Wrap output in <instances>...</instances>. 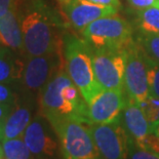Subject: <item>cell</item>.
I'll list each match as a JSON object with an SVG mask.
<instances>
[{
	"label": "cell",
	"instance_id": "5",
	"mask_svg": "<svg viewBox=\"0 0 159 159\" xmlns=\"http://www.w3.org/2000/svg\"><path fill=\"white\" fill-rule=\"evenodd\" d=\"M64 159H99L89 125L74 119L52 123Z\"/></svg>",
	"mask_w": 159,
	"mask_h": 159
},
{
	"label": "cell",
	"instance_id": "20",
	"mask_svg": "<svg viewBox=\"0 0 159 159\" xmlns=\"http://www.w3.org/2000/svg\"><path fill=\"white\" fill-rule=\"evenodd\" d=\"M139 40L145 53L159 64V34H144Z\"/></svg>",
	"mask_w": 159,
	"mask_h": 159
},
{
	"label": "cell",
	"instance_id": "31",
	"mask_svg": "<svg viewBox=\"0 0 159 159\" xmlns=\"http://www.w3.org/2000/svg\"><path fill=\"white\" fill-rule=\"evenodd\" d=\"M0 159H6L5 157H0Z\"/></svg>",
	"mask_w": 159,
	"mask_h": 159
},
{
	"label": "cell",
	"instance_id": "28",
	"mask_svg": "<svg viewBox=\"0 0 159 159\" xmlns=\"http://www.w3.org/2000/svg\"><path fill=\"white\" fill-rule=\"evenodd\" d=\"M152 133H154L156 136L159 137V124H157L156 126H154L153 128H152Z\"/></svg>",
	"mask_w": 159,
	"mask_h": 159
},
{
	"label": "cell",
	"instance_id": "10",
	"mask_svg": "<svg viewBox=\"0 0 159 159\" xmlns=\"http://www.w3.org/2000/svg\"><path fill=\"white\" fill-rule=\"evenodd\" d=\"M62 59L60 52L43 56L28 57L22 66L21 80L29 91H39L61 70Z\"/></svg>",
	"mask_w": 159,
	"mask_h": 159
},
{
	"label": "cell",
	"instance_id": "24",
	"mask_svg": "<svg viewBox=\"0 0 159 159\" xmlns=\"http://www.w3.org/2000/svg\"><path fill=\"white\" fill-rule=\"evenodd\" d=\"M0 103L11 105L16 103L15 93L6 83H0Z\"/></svg>",
	"mask_w": 159,
	"mask_h": 159
},
{
	"label": "cell",
	"instance_id": "17",
	"mask_svg": "<svg viewBox=\"0 0 159 159\" xmlns=\"http://www.w3.org/2000/svg\"><path fill=\"white\" fill-rule=\"evenodd\" d=\"M2 147L6 159H35L22 138L2 141Z\"/></svg>",
	"mask_w": 159,
	"mask_h": 159
},
{
	"label": "cell",
	"instance_id": "14",
	"mask_svg": "<svg viewBox=\"0 0 159 159\" xmlns=\"http://www.w3.org/2000/svg\"><path fill=\"white\" fill-rule=\"evenodd\" d=\"M0 43L13 50L24 49L21 21L16 8L0 18Z\"/></svg>",
	"mask_w": 159,
	"mask_h": 159
},
{
	"label": "cell",
	"instance_id": "15",
	"mask_svg": "<svg viewBox=\"0 0 159 159\" xmlns=\"http://www.w3.org/2000/svg\"><path fill=\"white\" fill-rule=\"evenodd\" d=\"M31 121V110L29 107L16 106L2 123L1 141L22 138Z\"/></svg>",
	"mask_w": 159,
	"mask_h": 159
},
{
	"label": "cell",
	"instance_id": "29",
	"mask_svg": "<svg viewBox=\"0 0 159 159\" xmlns=\"http://www.w3.org/2000/svg\"><path fill=\"white\" fill-rule=\"evenodd\" d=\"M0 157H4V155H3V147L1 143H0Z\"/></svg>",
	"mask_w": 159,
	"mask_h": 159
},
{
	"label": "cell",
	"instance_id": "18",
	"mask_svg": "<svg viewBox=\"0 0 159 159\" xmlns=\"http://www.w3.org/2000/svg\"><path fill=\"white\" fill-rule=\"evenodd\" d=\"M139 27L144 34H159V7H150L138 12Z\"/></svg>",
	"mask_w": 159,
	"mask_h": 159
},
{
	"label": "cell",
	"instance_id": "26",
	"mask_svg": "<svg viewBox=\"0 0 159 159\" xmlns=\"http://www.w3.org/2000/svg\"><path fill=\"white\" fill-rule=\"evenodd\" d=\"M15 106L11 104L0 103V122H4V120L8 117V115L11 113Z\"/></svg>",
	"mask_w": 159,
	"mask_h": 159
},
{
	"label": "cell",
	"instance_id": "2",
	"mask_svg": "<svg viewBox=\"0 0 159 159\" xmlns=\"http://www.w3.org/2000/svg\"><path fill=\"white\" fill-rule=\"evenodd\" d=\"M40 112L49 123L74 119L89 123V104L68 73L61 69L40 90Z\"/></svg>",
	"mask_w": 159,
	"mask_h": 159
},
{
	"label": "cell",
	"instance_id": "12",
	"mask_svg": "<svg viewBox=\"0 0 159 159\" xmlns=\"http://www.w3.org/2000/svg\"><path fill=\"white\" fill-rule=\"evenodd\" d=\"M59 2L70 25L78 31L98 19L118 12V8L114 6L100 5L86 0H59Z\"/></svg>",
	"mask_w": 159,
	"mask_h": 159
},
{
	"label": "cell",
	"instance_id": "25",
	"mask_svg": "<svg viewBox=\"0 0 159 159\" xmlns=\"http://www.w3.org/2000/svg\"><path fill=\"white\" fill-rule=\"evenodd\" d=\"M15 8H16V0H0V18Z\"/></svg>",
	"mask_w": 159,
	"mask_h": 159
},
{
	"label": "cell",
	"instance_id": "22",
	"mask_svg": "<svg viewBox=\"0 0 159 159\" xmlns=\"http://www.w3.org/2000/svg\"><path fill=\"white\" fill-rule=\"evenodd\" d=\"M129 159H159V153L149 148L140 147L130 139Z\"/></svg>",
	"mask_w": 159,
	"mask_h": 159
},
{
	"label": "cell",
	"instance_id": "27",
	"mask_svg": "<svg viewBox=\"0 0 159 159\" xmlns=\"http://www.w3.org/2000/svg\"><path fill=\"white\" fill-rule=\"evenodd\" d=\"M86 1L96 3V4H100V5H107V6H114L119 9L121 6L120 0H86Z\"/></svg>",
	"mask_w": 159,
	"mask_h": 159
},
{
	"label": "cell",
	"instance_id": "7",
	"mask_svg": "<svg viewBox=\"0 0 159 159\" xmlns=\"http://www.w3.org/2000/svg\"><path fill=\"white\" fill-rule=\"evenodd\" d=\"M99 151V159H129L130 137L120 118L110 123L89 124Z\"/></svg>",
	"mask_w": 159,
	"mask_h": 159
},
{
	"label": "cell",
	"instance_id": "1",
	"mask_svg": "<svg viewBox=\"0 0 159 159\" xmlns=\"http://www.w3.org/2000/svg\"><path fill=\"white\" fill-rule=\"evenodd\" d=\"M24 50L28 57L60 52L62 27L57 15L43 0H27L20 13Z\"/></svg>",
	"mask_w": 159,
	"mask_h": 159
},
{
	"label": "cell",
	"instance_id": "3",
	"mask_svg": "<svg viewBox=\"0 0 159 159\" xmlns=\"http://www.w3.org/2000/svg\"><path fill=\"white\" fill-rule=\"evenodd\" d=\"M66 72L78 87L81 96L89 104L103 89L98 84L93 69V47L84 39L73 34L63 38Z\"/></svg>",
	"mask_w": 159,
	"mask_h": 159
},
{
	"label": "cell",
	"instance_id": "6",
	"mask_svg": "<svg viewBox=\"0 0 159 159\" xmlns=\"http://www.w3.org/2000/svg\"><path fill=\"white\" fill-rule=\"evenodd\" d=\"M124 91L128 100L142 103L150 94L146 53L140 43L133 42L124 50Z\"/></svg>",
	"mask_w": 159,
	"mask_h": 159
},
{
	"label": "cell",
	"instance_id": "23",
	"mask_svg": "<svg viewBox=\"0 0 159 159\" xmlns=\"http://www.w3.org/2000/svg\"><path fill=\"white\" fill-rule=\"evenodd\" d=\"M131 8L136 11H144L150 7H159V0H127Z\"/></svg>",
	"mask_w": 159,
	"mask_h": 159
},
{
	"label": "cell",
	"instance_id": "16",
	"mask_svg": "<svg viewBox=\"0 0 159 159\" xmlns=\"http://www.w3.org/2000/svg\"><path fill=\"white\" fill-rule=\"evenodd\" d=\"M22 68L19 69L12 52L8 47L0 48V83L9 84L21 77Z\"/></svg>",
	"mask_w": 159,
	"mask_h": 159
},
{
	"label": "cell",
	"instance_id": "9",
	"mask_svg": "<svg viewBox=\"0 0 159 159\" xmlns=\"http://www.w3.org/2000/svg\"><path fill=\"white\" fill-rule=\"evenodd\" d=\"M93 69L98 84L103 90H124V52L93 48Z\"/></svg>",
	"mask_w": 159,
	"mask_h": 159
},
{
	"label": "cell",
	"instance_id": "8",
	"mask_svg": "<svg viewBox=\"0 0 159 159\" xmlns=\"http://www.w3.org/2000/svg\"><path fill=\"white\" fill-rule=\"evenodd\" d=\"M22 139L35 159H64L59 138L45 117L34 118Z\"/></svg>",
	"mask_w": 159,
	"mask_h": 159
},
{
	"label": "cell",
	"instance_id": "4",
	"mask_svg": "<svg viewBox=\"0 0 159 159\" xmlns=\"http://www.w3.org/2000/svg\"><path fill=\"white\" fill-rule=\"evenodd\" d=\"M80 33L93 49L124 52L134 42L130 24L117 13L91 22Z\"/></svg>",
	"mask_w": 159,
	"mask_h": 159
},
{
	"label": "cell",
	"instance_id": "21",
	"mask_svg": "<svg viewBox=\"0 0 159 159\" xmlns=\"http://www.w3.org/2000/svg\"><path fill=\"white\" fill-rule=\"evenodd\" d=\"M147 71H148V82L150 94L159 98V64L152 61L146 55Z\"/></svg>",
	"mask_w": 159,
	"mask_h": 159
},
{
	"label": "cell",
	"instance_id": "11",
	"mask_svg": "<svg viewBox=\"0 0 159 159\" xmlns=\"http://www.w3.org/2000/svg\"><path fill=\"white\" fill-rule=\"evenodd\" d=\"M126 102L127 97L126 93L124 94V90H102L89 104V123L104 124L119 119Z\"/></svg>",
	"mask_w": 159,
	"mask_h": 159
},
{
	"label": "cell",
	"instance_id": "30",
	"mask_svg": "<svg viewBox=\"0 0 159 159\" xmlns=\"http://www.w3.org/2000/svg\"><path fill=\"white\" fill-rule=\"evenodd\" d=\"M2 138V122H0V141Z\"/></svg>",
	"mask_w": 159,
	"mask_h": 159
},
{
	"label": "cell",
	"instance_id": "13",
	"mask_svg": "<svg viewBox=\"0 0 159 159\" xmlns=\"http://www.w3.org/2000/svg\"><path fill=\"white\" fill-rule=\"evenodd\" d=\"M123 122L131 140L138 146L145 148L146 141L152 133V129L140 104L127 99L123 109Z\"/></svg>",
	"mask_w": 159,
	"mask_h": 159
},
{
	"label": "cell",
	"instance_id": "19",
	"mask_svg": "<svg viewBox=\"0 0 159 159\" xmlns=\"http://www.w3.org/2000/svg\"><path fill=\"white\" fill-rule=\"evenodd\" d=\"M140 106L151 125V129L159 124V98L149 94L144 102L140 103Z\"/></svg>",
	"mask_w": 159,
	"mask_h": 159
}]
</instances>
